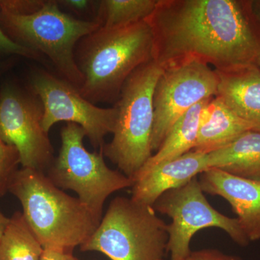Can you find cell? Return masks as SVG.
Instances as JSON below:
<instances>
[{
    "mask_svg": "<svg viewBox=\"0 0 260 260\" xmlns=\"http://www.w3.org/2000/svg\"><path fill=\"white\" fill-rule=\"evenodd\" d=\"M4 65L0 64V73H1L2 70H3V68H4Z\"/></svg>",
    "mask_w": 260,
    "mask_h": 260,
    "instance_id": "obj_29",
    "label": "cell"
},
{
    "mask_svg": "<svg viewBox=\"0 0 260 260\" xmlns=\"http://www.w3.org/2000/svg\"><path fill=\"white\" fill-rule=\"evenodd\" d=\"M162 70L152 60L130 75L115 105L117 117L112 141L101 149L132 180L153 155L154 92Z\"/></svg>",
    "mask_w": 260,
    "mask_h": 260,
    "instance_id": "obj_4",
    "label": "cell"
},
{
    "mask_svg": "<svg viewBox=\"0 0 260 260\" xmlns=\"http://www.w3.org/2000/svg\"><path fill=\"white\" fill-rule=\"evenodd\" d=\"M251 10L260 25V0H251Z\"/></svg>",
    "mask_w": 260,
    "mask_h": 260,
    "instance_id": "obj_26",
    "label": "cell"
},
{
    "mask_svg": "<svg viewBox=\"0 0 260 260\" xmlns=\"http://www.w3.org/2000/svg\"><path fill=\"white\" fill-rule=\"evenodd\" d=\"M184 260H243L239 256L224 254L217 249H206L191 251Z\"/></svg>",
    "mask_w": 260,
    "mask_h": 260,
    "instance_id": "obj_23",
    "label": "cell"
},
{
    "mask_svg": "<svg viewBox=\"0 0 260 260\" xmlns=\"http://www.w3.org/2000/svg\"><path fill=\"white\" fill-rule=\"evenodd\" d=\"M30 88L42 103L43 127L47 133L59 121L74 123L83 128L93 148L101 150L106 136L114 132L117 117L115 106L96 107L67 80L37 70L30 76Z\"/></svg>",
    "mask_w": 260,
    "mask_h": 260,
    "instance_id": "obj_10",
    "label": "cell"
},
{
    "mask_svg": "<svg viewBox=\"0 0 260 260\" xmlns=\"http://www.w3.org/2000/svg\"><path fill=\"white\" fill-rule=\"evenodd\" d=\"M58 5L44 1L40 10L28 15L0 10V26L13 42L48 56L63 79L79 89L84 77L75 61V47L101 25L97 20L73 18Z\"/></svg>",
    "mask_w": 260,
    "mask_h": 260,
    "instance_id": "obj_5",
    "label": "cell"
},
{
    "mask_svg": "<svg viewBox=\"0 0 260 260\" xmlns=\"http://www.w3.org/2000/svg\"><path fill=\"white\" fill-rule=\"evenodd\" d=\"M198 179L204 193L221 197L230 204L249 242L260 240V181L215 168L202 173Z\"/></svg>",
    "mask_w": 260,
    "mask_h": 260,
    "instance_id": "obj_12",
    "label": "cell"
},
{
    "mask_svg": "<svg viewBox=\"0 0 260 260\" xmlns=\"http://www.w3.org/2000/svg\"><path fill=\"white\" fill-rule=\"evenodd\" d=\"M218 84L215 70L198 59L164 67L154 92L153 153L160 148L179 118L202 101L217 96Z\"/></svg>",
    "mask_w": 260,
    "mask_h": 260,
    "instance_id": "obj_9",
    "label": "cell"
},
{
    "mask_svg": "<svg viewBox=\"0 0 260 260\" xmlns=\"http://www.w3.org/2000/svg\"><path fill=\"white\" fill-rule=\"evenodd\" d=\"M20 164L18 150L13 145L7 144L0 136V198L8 192L10 181Z\"/></svg>",
    "mask_w": 260,
    "mask_h": 260,
    "instance_id": "obj_20",
    "label": "cell"
},
{
    "mask_svg": "<svg viewBox=\"0 0 260 260\" xmlns=\"http://www.w3.org/2000/svg\"><path fill=\"white\" fill-rule=\"evenodd\" d=\"M8 192L20 201L24 218L44 249L73 252L88 241L101 222L78 198L65 193L39 171L18 169Z\"/></svg>",
    "mask_w": 260,
    "mask_h": 260,
    "instance_id": "obj_2",
    "label": "cell"
},
{
    "mask_svg": "<svg viewBox=\"0 0 260 260\" xmlns=\"http://www.w3.org/2000/svg\"><path fill=\"white\" fill-rule=\"evenodd\" d=\"M40 260H80L73 252L59 249H44Z\"/></svg>",
    "mask_w": 260,
    "mask_h": 260,
    "instance_id": "obj_24",
    "label": "cell"
},
{
    "mask_svg": "<svg viewBox=\"0 0 260 260\" xmlns=\"http://www.w3.org/2000/svg\"><path fill=\"white\" fill-rule=\"evenodd\" d=\"M1 10V8H0ZM0 54L24 56L28 59L41 60L42 54L13 42L0 26Z\"/></svg>",
    "mask_w": 260,
    "mask_h": 260,
    "instance_id": "obj_21",
    "label": "cell"
},
{
    "mask_svg": "<svg viewBox=\"0 0 260 260\" xmlns=\"http://www.w3.org/2000/svg\"><path fill=\"white\" fill-rule=\"evenodd\" d=\"M10 218L5 216L4 214L0 211V238L3 235V232H4L5 228L8 225V222H9Z\"/></svg>",
    "mask_w": 260,
    "mask_h": 260,
    "instance_id": "obj_27",
    "label": "cell"
},
{
    "mask_svg": "<svg viewBox=\"0 0 260 260\" xmlns=\"http://www.w3.org/2000/svg\"><path fill=\"white\" fill-rule=\"evenodd\" d=\"M44 2L30 0H0V8L14 14L28 15L40 10L44 4Z\"/></svg>",
    "mask_w": 260,
    "mask_h": 260,
    "instance_id": "obj_22",
    "label": "cell"
},
{
    "mask_svg": "<svg viewBox=\"0 0 260 260\" xmlns=\"http://www.w3.org/2000/svg\"><path fill=\"white\" fill-rule=\"evenodd\" d=\"M43 116L42 103L31 91L13 84L0 89V136L18 150L22 167L46 174L55 158Z\"/></svg>",
    "mask_w": 260,
    "mask_h": 260,
    "instance_id": "obj_11",
    "label": "cell"
},
{
    "mask_svg": "<svg viewBox=\"0 0 260 260\" xmlns=\"http://www.w3.org/2000/svg\"><path fill=\"white\" fill-rule=\"evenodd\" d=\"M218 95L234 112L260 132V71L249 65L229 71L215 70Z\"/></svg>",
    "mask_w": 260,
    "mask_h": 260,
    "instance_id": "obj_14",
    "label": "cell"
},
{
    "mask_svg": "<svg viewBox=\"0 0 260 260\" xmlns=\"http://www.w3.org/2000/svg\"><path fill=\"white\" fill-rule=\"evenodd\" d=\"M252 126L219 96L210 100L202 113L198 139L193 150L209 154L230 144Z\"/></svg>",
    "mask_w": 260,
    "mask_h": 260,
    "instance_id": "obj_15",
    "label": "cell"
},
{
    "mask_svg": "<svg viewBox=\"0 0 260 260\" xmlns=\"http://www.w3.org/2000/svg\"><path fill=\"white\" fill-rule=\"evenodd\" d=\"M208 169L207 154L191 150L148 171L138 172L133 179L131 198L153 206L162 194L185 185Z\"/></svg>",
    "mask_w": 260,
    "mask_h": 260,
    "instance_id": "obj_13",
    "label": "cell"
},
{
    "mask_svg": "<svg viewBox=\"0 0 260 260\" xmlns=\"http://www.w3.org/2000/svg\"><path fill=\"white\" fill-rule=\"evenodd\" d=\"M168 240L167 224L153 206L116 197L80 250L98 251L111 260H164Z\"/></svg>",
    "mask_w": 260,
    "mask_h": 260,
    "instance_id": "obj_6",
    "label": "cell"
},
{
    "mask_svg": "<svg viewBox=\"0 0 260 260\" xmlns=\"http://www.w3.org/2000/svg\"><path fill=\"white\" fill-rule=\"evenodd\" d=\"M75 57L84 77L80 93L92 104L118 100L130 75L153 60V35L147 20L99 28L80 41Z\"/></svg>",
    "mask_w": 260,
    "mask_h": 260,
    "instance_id": "obj_3",
    "label": "cell"
},
{
    "mask_svg": "<svg viewBox=\"0 0 260 260\" xmlns=\"http://www.w3.org/2000/svg\"><path fill=\"white\" fill-rule=\"evenodd\" d=\"M59 155L46 172L62 190H72L99 220L107 198L116 191L131 188L133 181L123 173L108 167L102 150L91 153L84 147L83 127L68 123L61 130Z\"/></svg>",
    "mask_w": 260,
    "mask_h": 260,
    "instance_id": "obj_7",
    "label": "cell"
},
{
    "mask_svg": "<svg viewBox=\"0 0 260 260\" xmlns=\"http://www.w3.org/2000/svg\"><path fill=\"white\" fill-rule=\"evenodd\" d=\"M44 250L23 213L15 212L0 238V260H40Z\"/></svg>",
    "mask_w": 260,
    "mask_h": 260,
    "instance_id": "obj_18",
    "label": "cell"
},
{
    "mask_svg": "<svg viewBox=\"0 0 260 260\" xmlns=\"http://www.w3.org/2000/svg\"><path fill=\"white\" fill-rule=\"evenodd\" d=\"M213 99L209 98L198 103L179 118L156 153L153 154L138 172H145L161 162L178 158L193 150L198 139L202 113Z\"/></svg>",
    "mask_w": 260,
    "mask_h": 260,
    "instance_id": "obj_17",
    "label": "cell"
},
{
    "mask_svg": "<svg viewBox=\"0 0 260 260\" xmlns=\"http://www.w3.org/2000/svg\"><path fill=\"white\" fill-rule=\"evenodd\" d=\"M255 65L257 67L258 69H259L260 71V53L259 56H258L257 59H256Z\"/></svg>",
    "mask_w": 260,
    "mask_h": 260,
    "instance_id": "obj_28",
    "label": "cell"
},
{
    "mask_svg": "<svg viewBox=\"0 0 260 260\" xmlns=\"http://www.w3.org/2000/svg\"><path fill=\"white\" fill-rule=\"evenodd\" d=\"M160 66L198 59L229 71L256 64L260 25L251 0H158L146 19Z\"/></svg>",
    "mask_w": 260,
    "mask_h": 260,
    "instance_id": "obj_1",
    "label": "cell"
},
{
    "mask_svg": "<svg viewBox=\"0 0 260 260\" xmlns=\"http://www.w3.org/2000/svg\"><path fill=\"white\" fill-rule=\"evenodd\" d=\"M155 211L172 220L167 224V252L171 260H184L191 253L190 242L197 232L208 228L224 231L238 245H249L237 218H230L210 204L195 177L185 185L162 194L153 205Z\"/></svg>",
    "mask_w": 260,
    "mask_h": 260,
    "instance_id": "obj_8",
    "label": "cell"
},
{
    "mask_svg": "<svg viewBox=\"0 0 260 260\" xmlns=\"http://www.w3.org/2000/svg\"><path fill=\"white\" fill-rule=\"evenodd\" d=\"M57 3L59 5H64L65 8L78 13L86 12L92 5V2L88 0H64V1H58Z\"/></svg>",
    "mask_w": 260,
    "mask_h": 260,
    "instance_id": "obj_25",
    "label": "cell"
},
{
    "mask_svg": "<svg viewBox=\"0 0 260 260\" xmlns=\"http://www.w3.org/2000/svg\"><path fill=\"white\" fill-rule=\"evenodd\" d=\"M208 169L260 181V132L249 130L230 144L207 154Z\"/></svg>",
    "mask_w": 260,
    "mask_h": 260,
    "instance_id": "obj_16",
    "label": "cell"
},
{
    "mask_svg": "<svg viewBox=\"0 0 260 260\" xmlns=\"http://www.w3.org/2000/svg\"><path fill=\"white\" fill-rule=\"evenodd\" d=\"M100 3L95 20L102 28L114 29L146 20L156 8L158 0H105Z\"/></svg>",
    "mask_w": 260,
    "mask_h": 260,
    "instance_id": "obj_19",
    "label": "cell"
}]
</instances>
